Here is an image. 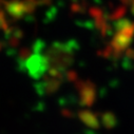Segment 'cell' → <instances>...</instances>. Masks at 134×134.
Instances as JSON below:
<instances>
[{"label": "cell", "mask_w": 134, "mask_h": 134, "mask_svg": "<svg viewBox=\"0 0 134 134\" xmlns=\"http://www.w3.org/2000/svg\"><path fill=\"white\" fill-rule=\"evenodd\" d=\"M134 36V23L129 20H122L117 25V33L113 39L114 50L120 52L129 47Z\"/></svg>", "instance_id": "6da1fadb"}, {"label": "cell", "mask_w": 134, "mask_h": 134, "mask_svg": "<svg viewBox=\"0 0 134 134\" xmlns=\"http://www.w3.org/2000/svg\"><path fill=\"white\" fill-rule=\"evenodd\" d=\"M132 13L134 14V3H133V5H132Z\"/></svg>", "instance_id": "7a4b0ae2"}]
</instances>
